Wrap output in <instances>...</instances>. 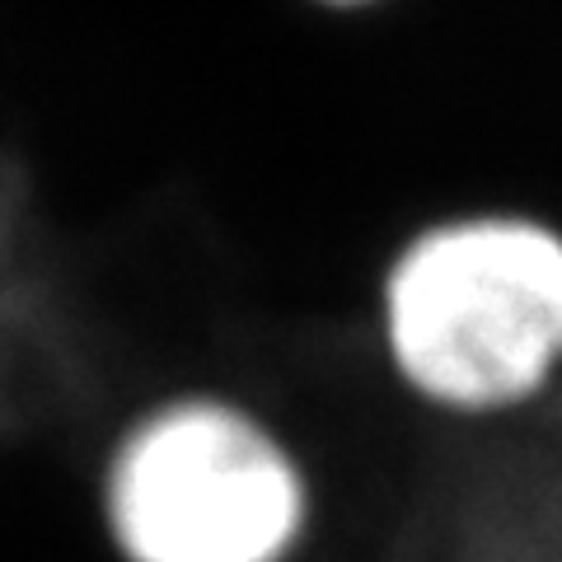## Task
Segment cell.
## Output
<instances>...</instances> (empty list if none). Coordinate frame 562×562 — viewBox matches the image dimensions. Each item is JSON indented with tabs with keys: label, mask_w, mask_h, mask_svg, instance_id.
I'll return each instance as SVG.
<instances>
[{
	"label": "cell",
	"mask_w": 562,
	"mask_h": 562,
	"mask_svg": "<svg viewBox=\"0 0 562 562\" xmlns=\"http://www.w3.org/2000/svg\"><path fill=\"white\" fill-rule=\"evenodd\" d=\"M380 351L422 408L492 422L562 384V225L516 206L454 211L394 249Z\"/></svg>",
	"instance_id": "obj_1"
},
{
	"label": "cell",
	"mask_w": 562,
	"mask_h": 562,
	"mask_svg": "<svg viewBox=\"0 0 562 562\" xmlns=\"http://www.w3.org/2000/svg\"><path fill=\"white\" fill-rule=\"evenodd\" d=\"M122 562H291L310 535V473L231 394H169L136 413L99 469Z\"/></svg>",
	"instance_id": "obj_2"
},
{
	"label": "cell",
	"mask_w": 562,
	"mask_h": 562,
	"mask_svg": "<svg viewBox=\"0 0 562 562\" xmlns=\"http://www.w3.org/2000/svg\"><path fill=\"white\" fill-rule=\"evenodd\" d=\"M310 5H319V10H328V14H361V10L390 5V0H310Z\"/></svg>",
	"instance_id": "obj_3"
}]
</instances>
